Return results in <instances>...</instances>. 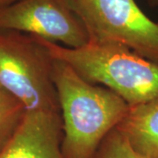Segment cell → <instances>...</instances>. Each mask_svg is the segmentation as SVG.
Wrapping results in <instances>:
<instances>
[{"label":"cell","mask_w":158,"mask_h":158,"mask_svg":"<svg viewBox=\"0 0 158 158\" xmlns=\"http://www.w3.org/2000/svg\"><path fill=\"white\" fill-rule=\"evenodd\" d=\"M18 0H0V9L6 7V6L11 5L12 3L16 2Z\"/></svg>","instance_id":"cell-10"},{"label":"cell","mask_w":158,"mask_h":158,"mask_svg":"<svg viewBox=\"0 0 158 158\" xmlns=\"http://www.w3.org/2000/svg\"><path fill=\"white\" fill-rule=\"evenodd\" d=\"M90 41L124 46L158 64V22L135 0H67Z\"/></svg>","instance_id":"cell-4"},{"label":"cell","mask_w":158,"mask_h":158,"mask_svg":"<svg viewBox=\"0 0 158 158\" xmlns=\"http://www.w3.org/2000/svg\"><path fill=\"white\" fill-rule=\"evenodd\" d=\"M54 63L41 39L0 30V84L22 104L26 113L61 114Z\"/></svg>","instance_id":"cell-3"},{"label":"cell","mask_w":158,"mask_h":158,"mask_svg":"<svg viewBox=\"0 0 158 158\" xmlns=\"http://www.w3.org/2000/svg\"><path fill=\"white\" fill-rule=\"evenodd\" d=\"M25 114L22 104L0 84V151L19 128Z\"/></svg>","instance_id":"cell-8"},{"label":"cell","mask_w":158,"mask_h":158,"mask_svg":"<svg viewBox=\"0 0 158 158\" xmlns=\"http://www.w3.org/2000/svg\"><path fill=\"white\" fill-rule=\"evenodd\" d=\"M147 2L149 6H153V7L158 6V0H147Z\"/></svg>","instance_id":"cell-11"},{"label":"cell","mask_w":158,"mask_h":158,"mask_svg":"<svg viewBox=\"0 0 158 158\" xmlns=\"http://www.w3.org/2000/svg\"><path fill=\"white\" fill-rule=\"evenodd\" d=\"M61 114L26 113L21 124L0 151V158H65Z\"/></svg>","instance_id":"cell-6"},{"label":"cell","mask_w":158,"mask_h":158,"mask_svg":"<svg viewBox=\"0 0 158 158\" xmlns=\"http://www.w3.org/2000/svg\"><path fill=\"white\" fill-rule=\"evenodd\" d=\"M41 40L54 59L66 62L88 82L113 91L130 107L158 100V64L124 46L89 41L69 48Z\"/></svg>","instance_id":"cell-2"},{"label":"cell","mask_w":158,"mask_h":158,"mask_svg":"<svg viewBox=\"0 0 158 158\" xmlns=\"http://www.w3.org/2000/svg\"><path fill=\"white\" fill-rule=\"evenodd\" d=\"M0 30L29 34L69 48L90 41L67 0H18L0 9Z\"/></svg>","instance_id":"cell-5"},{"label":"cell","mask_w":158,"mask_h":158,"mask_svg":"<svg viewBox=\"0 0 158 158\" xmlns=\"http://www.w3.org/2000/svg\"><path fill=\"white\" fill-rule=\"evenodd\" d=\"M96 158H146L136 152L117 128L113 129L103 140Z\"/></svg>","instance_id":"cell-9"},{"label":"cell","mask_w":158,"mask_h":158,"mask_svg":"<svg viewBox=\"0 0 158 158\" xmlns=\"http://www.w3.org/2000/svg\"><path fill=\"white\" fill-rule=\"evenodd\" d=\"M53 80L62 117L64 157L96 158L103 140L118 127L130 106L113 91L88 82L56 59Z\"/></svg>","instance_id":"cell-1"},{"label":"cell","mask_w":158,"mask_h":158,"mask_svg":"<svg viewBox=\"0 0 158 158\" xmlns=\"http://www.w3.org/2000/svg\"><path fill=\"white\" fill-rule=\"evenodd\" d=\"M116 128L136 152L158 158V100L129 107Z\"/></svg>","instance_id":"cell-7"}]
</instances>
